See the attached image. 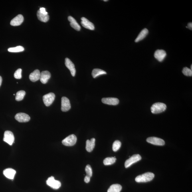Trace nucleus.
I'll use <instances>...</instances> for the list:
<instances>
[{
    "label": "nucleus",
    "mask_w": 192,
    "mask_h": 192,
    "mask_svg": "<svg viewBox=\"0 0 192 192\" xmlns=\"http://www.w3.org/2000/svg\"><path fill=\"white\" fill-rule=\"evenodd\" d=\"M26 94V92L24 90L19 91L16 93L15 100L20 101L23 100Z\"/></svg>",
    "instance_id": "26"
},
{
    "label": "nucleus",
    "mask_w": 192,
    "mask_h": 192,
    "mask_svg": "<svg viewBox=\"0 0 192 192\" xmlns=\"http://www.w3.org/2000/svg\"><path fill=\"white\" fill-rule=\"evenodd\" d=\"M51 76L50 73L47 70L42 71L40 73V81L44 84H46L48 82Z\"/></svg>",
    "instance_id": "14"
},
{
    "label": "nucleus",
    "mask_w": 192,
    "mask_h": 192,
    "mask_svg": "<svg viewBox=\"0 0 192 192\" xmlns=\"http://www.w3.org/2000/svg\"><path fill=\"white\" fill-rule=\"evenodd\" d=\"M96 139L92 138L90 140H87L86 141V149L88 152H90L94 149L95 146Z\"/></svg>",
    "instance_id": "19"
},
{
    "label": "nucleus",
    "mask_w": 192,
    "mask_h": 192,
    "mask_svg": "<svg viewBox=\"0 0 192 192\" xmlns=\"http://www.w3.org/2000/svg\"><path fill=\"white\" fill-rule=\"evenodd\" d=\"M68 20L70 22V25L72 28L76 31H80L81 29L80 27L73 17L71 16H69Z\"/></svg>",
    "instance_id": "20"
},
{
    "label": "nucleus",
    "mask_w": 192,
    "mask_h": 192,
    "mask_svg": "<svg viewBox=\"0 0 192 192\" xmlns=\"http://www.w3.org/2000/svg\"><path fill=\"white\" fill-rule=\"evenodd\" d=\"M148 30L146 28L142 30L136 38L135 40V42H138L143 40L148 35Z\"/></svg>",
    "instance_id": "21"
},
{
    "label": "nucleus",
    "mask_w": 192,
    "mask_h": 192,
    "mask_svg": "<svg viewBox=\"0 0 192 192\" xmlns=\"http://www.w3.org/2000/svg\"><path fill=\"white\" fill-rule=\"evenodd\" d=\"M24 48L21 46H18L15 47L10 48L8 49V51L11 52H23Z\"/></svg>",
    "instance_id": "27"
},
{
    "label": "nucleus",
    "mask_w": 192,
    "mask_h": 192,
    "mask_svg": "<svg viewBox=\"0 0 192 192\" xmlns=\"http://www.w3.org/2000/svg\"><path fill=\"white\" fill-rule=\"evenodd\" d=\"M106 72L104 70L99 69H94L93 70L92 76L93 78H95L97 77L102 75L106 74Z\"/></svg>",
    "instance_id": "24"
},
{
    "label": "nucleus",
    "mask_w": 192,
    "mask_h": 192,
    "mask_svg": "<svg viewBox=\"0 0 192 192\" xmlns=\"http://www.w3.org/2000/svg\"><path fill=\"white\" fill-rule=\"evenodd\" d=\"M122 189V187L119 184H115L111 186L107 192H120Z\"/></svg>",
    "instance_id": "23"
},
{
    "label": "nucleus",
    "mask_w": 192,
    "mask_h": 192,
    "mask_svg": "<svg viewBox=\"0 0 192 192\" xmlns=\"http://www.w3.org/2000/svg\"><path fill=\"white\" fill-rule=\"evenodd\" d=\"M38 19L40 21L46 23L49 19V16L47 15H44L40 11V10H38L37 13Z\"/></svg>",
    "instance_id": "22"
},
{
    "label": "nucleus",
    "mask_w": 192,
    "mask_h": 192,
    "mask_svg": "<svg viewBox=\"0 0 192 192\" xmlns=\"http://www.w3.org/2000/svg\"><path fill=\"white\" fill-rule=\"evenodd\" d=\"M187 28H188L190 30H192V23H189L187 24Z\"/></svg>",
    "instance_id": "34"
},
{
    "label": "nucleus",
    "mask_w": 192,
    "mask_h": 192,
    "mask_svg": "<svg viewBox=\"0 0 192 192\" xmlns=\"http://www.w3.org/2000/svg\"><path fill=\"white\" fill-rule=\"evenodd\" d=\"M167 56L166 52L163 50H157L154 54L155 57L159 62H162Z\"/></svg>",
    "instance_id": "11"
},
{
    "label": "nucleus",
    "mask_w": 192,
    "mask_h": 192,
    "mask_svg": "<svg viewBox=\"0 0 192 192\" xmlns=\"http://www.w3.org/2000/svg\"><path fill=\"white\" fill-rule=\"evenodd\" d=\"M82 21L81 22L82 25L84 28L90 30H94L95 29L94 24L84 17L81 18Z\"/></svg>",
    "instance_id": "13"
},
{
    "label": "nucleus",
    "mask_w": 192,
    "mask_h": 192,
    "mask_svg": "<svg viewBox=\"0 0 192 192\" xmlns=\"http://www.w3.org/2000/svg\"><path fill=\"white\" fill-rule=\"evenodd\" d=\"M15 137L11 131H6L4 133L3 141L10 145H12L15 141Z\"/></svg>",
    "instance_id": "7"
},
{
    "label": "nucleus",
    "mask_w": 192,
    "mask_h": 192,
    "mask_svg": "<svg viewBox=\"0 0 192 192\" xmlns=\"http://www.w3.org/2000/svg\"><path fill=\"white\" fill-rule=\"evenodd\" d=\"M105 2H107V1H107V0H106V1H104Z\"/></svg>",
    "instance_id": "37"
},
{
    "label": "nucleus",
    "mask_w": 192,
    "mask_h": 192,
    "mask_svg": "<svg viewBox=\"0 0 192 192\" xmlns=\"http://www.w3.org/2000/svg\"><path fill=\"white\" fill-rule=\"evenodd\" d=\"M22 70L21 68L18 69L14 74V77L17 79H21L22 78Z\"/></svg>",
    "instance_id": "31"
},
{
    "label": "nucleus",
    "mask_w": 192,
    "mask_h": 192,
    "mask_svg": "<svg viewBox=\"0 0 192 192\" xmlns=\"http://www.w3.org/2000/svg\"><path fill=\"white\" fill-rule=\"evenodd\" d=\"M142 159L141 155L139 154L134 155L127 159L125 161V166L126 168H128L131 166L133 164L136 163Z\"/></svg>",
    "instance_id": "4"
},
{
    "label": "nucleus",
    "mask_w": 192,
    "mask_h": 192,
    "mask_svg": "<svg viewBox=\"0 0 192 192\" xmlns=\"http://www.w3.org/2000/svg\"><path fill=\"white\" fill-rule=\"evenodd\" d=\"M2 82V77L0 76V86H1Z\"/></svg>",
    "instance_id": "35"
},
{
    "label": "nucleus",
    "mask_w": 192,
    "mask_h": 192,
    "mask_svg": "<svg viewBox=\"0 0 192 192\" xmlns=\"http://www.w3.org/2000/svg\"><path fill=\"white\" fill-rule=\"evenodd\" d=\"M23 16L19 15L13 18L11 22V25L13 26H18L21 25L24 21Z\"/></svg>",
    "instance_id": "16"
},
{
    "label": "nucleus",
    "mask_w": 192,
    "mask_h": 192,
    "mask_svg": "<svg viewBox=\"0 0 192 192\" xmlns=\"http://www.w3.org/2000/svg\"><path fill=\"white\" fill-rule=\"evenodd\" d=\"M155 174L151 172H147L137 176L135 181L137 183H146L152 180L155 177Z\"/></svg>",
    "instance_id": "1"
},
{
    "label": "nucleus",
    "mask_w": 192,
    "mask_h": 192,
    "mask_svg": "<svg viewBox=\"0 0 192 192\" xmlns=\"http://www.w3.org/2000/svg\"><path fill=\"white\" fill-rule=\"evenodd\" d=\"M90 177L86 175L85 177L84 178V181L86 183H88L90 181Z\"/></svg>",
    "instance_id": "33"
},
{
    "label": "nucleus",
    "mask_w": 192,
    "mask_h": 192,
    "mask_svg": "<svg viewBox=\"0 0 192 192\" xmlns=\"http://www.w3.org/2000/svg\"><path fill=\"white\" fill-rule=\"evenodd\" d=\"M115 157H107L103 161L104 164L106 165H111L114 164L116 161Z\"/></svg>",
    "instance_id": "25"
},
{
    "label": "nucleus",
    "mask_w": 192,
    "mask_h": 192,
    "mask_svg": "<svg viewBox=\"0 0 192 192\" xmlns=\"http://www.w3.org/2000/svg\"><path fill=\"white\" fill-rule=\"evenodd\" d=\"M85 171L87 176L90 177H92L93 174L92 170L90 165L88 164L86 166Z\"/></svg>",
    "instance_id": "30"
},
{
    "label": "nucleus",
    "mask_w": 192,
    "mask_h": 192,
    "mask_svg": "<svg viewBox=\"0 0 192 192\" xmlns=\"http://www.w3.org/2000/svg\"><path fill=\"white\" fill-rule=\"evenodd\" d=\"M102 102L105 104L112 106H116L118 104L119 100L118 98H103L102 99Z\"/></svg>",
    "instance_id": "15"
},
{
    "label": "nucleus",
    "mask_w": 192,
    "mask_h": 192,
    "mask_svg": "<svg viewBox=\"0 0 192 192\" xmlns=\"http://www.w3.org/2000/svg\"><path fill=\"white\" fill-rule=\"evenodd\" d=\"M77 138L74 135L72 134L66 137L62 141V144L67 146H73L76 144Z\"/></svg>",
    "instance_id": "3"
},
{
    "label": "nucleus",
    "mask_w": 192,
    "mask_h": 192,
    "mask_svg": "<svg viewBox=\"0 0 192 192\" xmlns=\"http://www.w3.org/2000/svg\"><path fill=\"white\" fill-rule=\"evenodd\" d=\"M46 184L52 189L55 190L59 189L61 185V184L60 182L58 181L55 180L54 177L53 176L48 178L46 181Z\"/></svg>",
    "instance_id": "5"
},
{
    "label": "nucleus",
    "mask_w": 192,
    "mask_h": 192,
    "mask_svg": "<svg viewBox=\"0 0 192 192\" xmlns=\"http://www.w3.org/2000/svg\"><path fill=\"white\" fill-rule=\"evenodd\" d=\"M191 70H192V65H191Z\"/></svg>",
    "instance_id": "36"
},
{
    "label": "nucleus",
    "mask_w": 192,
    "mask_h": 192,
    "mask_svg": "<svg viewBox=\"0 0 192 192\" xmlns=\"http://www.w3.org/2000/svg\"><path fill=\"white\" fill-rule=\"evenodd\" d=\"M55 98V95L54 93H50L43 96L44 103L46 106H49L53 103Z\"/></svg>",
    "instance_id": "6"
},
{
    "label": "nucleus",
    "mask_w": 192,
    "mask_h": 192,
    "mask_svg": "<svg viewBox=\"0 0 192 192\" xmlns=\"http://www.w3.org/2000/svg\"><path fill=\"white\" fill-rule=\"evenodd\" d=\"M183 73L187 76H192V71L191 69L187 67L184 68L183 70Z\"/></svg>",
    "instance_id": "29"
},
{
    "label": "nucleus",
    "mask_w": 192,
    "mask_h": 192,
    "mask_svg": "<svg viewBox=\"0 0 192 192\" xmlns=\"http://www.w3.org/2000/svg\"><path fill=\"white\" fill-rule=\"evenodd\" d=\"M146 141L151 144L159 146H162L165 144V141L163 139L155 137H149L147 138Z\"/></svg>",
    "instance_id": "8"
},
{
    "label": "nucleus",
    "mask_w": 192,
    "mask_h": 192,
    "mask_svg": "<svg viewBox=\"0 0 192 192\" xmlns=\"http://www.w3.org/2000/svg\"><path fill=\"white\" fill-rule=\"evenodd\" d=\"M167 106L161 103H157L153 104L151 107V111L153 114H157L162 112L165 110Z\"/></svg>",
    "instance_id": "2"
},
{
    "label": "nucleus",
    "mask_w": 192,
    "mask_h": 192,
    "mask_svg": "<svg viewBox=\"0 0 192 192\" xmlns=\"http://www.w3.org/2000/svg\"><path fill=\"white\" fill-rule=\"evenodd\" d=\"M15 118L20 122H26L30 119L29 115L24 113H19L16 115Z\"/></svg>",
    "instance_id": "10"
},
{
    "label": "nucleus",
    "mask_w": 192,
    "mask_h": 192,
    "mask_svg": "<svg viewBox=\"0 0 192 192\" xmlns=\"http://www.w3.org/2000/svg\"><path fill=\"white\" fill-rule=\"evenodd\" d=\"M65 65L69 70H70L72 76H75L76 70L73 63L68 58H66L65 59Z\"/></svg>",
    "instance_id": "12"
},
{
    "label": "nucleus",
    "mask_w": 192,
    "mask_h": 192,
    "mask_svg": "<svg viewBox=\"0 0 192 192\" xmlns=\"http://www.w3.org/2000/svg\"><path fill=\"white\" fill-rule=\"evenodd\" d=\"M40 73L39 70H36L31 73L29 76V79L31 82H35L40 80Z\"/></svg>",
    "instance_id": "18"
},
{
    "label": "nucleus",
    "mask_w": 192,
    "mask_h": 192,
    "mask_svg": "<svg viewBox=\"0 0 192 192\" xmlns=\"http://www.w3.org/2000/svg\"><path fill=\"white\" fill-rule=\"evenodd\" d=\"M16 173V171L15 170L12 168L6 169L3 172L4 175L10 179H13Z\"/></svg>",
    "instance_id": "17"
},
{
    "label": "nucleus",
    "mask_w": 192,
    "mask_h": 192,
    "mask_svg": "<svg viewBox=\"0 0 192 192\" xmlns=\"http://www.w3.org/2000/svg\"><path fill=\"white\" fill-rule=\"evenodd\" d=\"M121 145L120 141L116 140L113 143L112 145V150L114 151H116L120 148Z\"/></svg>",
    "instance_id": "28"
},
{
    "label": "nucleus",
    "mask_w": 192,
    "mask_h": 192,
    "mask_svg": "<svg viewBox=\"0 0 192 192\" xmlns=\"http://www.w3.org/2000/svg\"><path fill=\"white\" fill-rule=\"evenodd\" d=\"M39 10L42 13L44 14V15H48L47 12L46 11V9L44 8H41Z\"/></svg>",
    "instance_id": "32"
},
{
    "label": "nucleus",
    "mask_w": 192,
    "mask_h": 192,
    "mask_svg": "<svg viewBox=\"0 0 192 192\" xmlns=\"http://www.w3.org/2000/svg\"><path fill=\"white\" fill-rule=\"evenodd\" d=\"M71 108V106L69 99L66 97H63L61 99V110L62 112H66Z\"/></svg>",
    "instance_id": "9"
}]
</instances>
